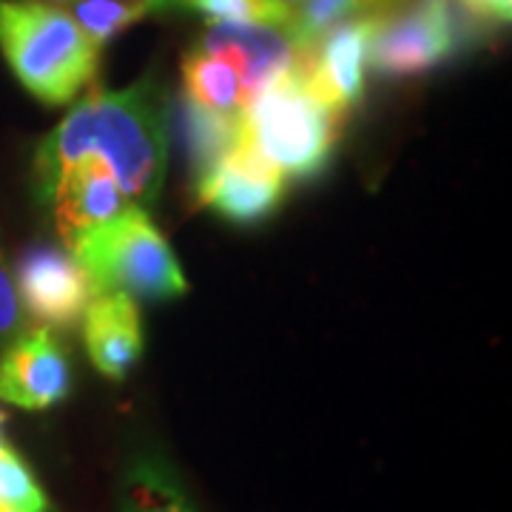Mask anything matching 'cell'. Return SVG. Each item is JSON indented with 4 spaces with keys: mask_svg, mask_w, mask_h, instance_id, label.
I'll use <instances>...</instances> for the list:
<instances>
[{
    "mask_svg": "<svg viewBox=\"0 0 512 512\" xmlns=\"http://www.w3.org/2000/svg\"><path fill=\"white\" fill-rule=\"evenodd\" d=\"M83 339L92 365L111 382H123L146 345L137 302L123 293H97L83 313Z\"/></svg>",
    "mask_w": 512,
    "mask_h": 512,
    "instance_id": "12",
    "label": "cell"
},
{
    "mask_svg": "<svg viewBox=\"0 0 512 512\" xmlns=\"http://www.w3.org/2000/svg\"><path fill=\"white\" fill-rule=\"evenodd\" d=\"M83 160L109 165L120 191L137 208H151L168 165V106L157 80L123 92H89L40 140L35 154V197L49 205L66 171Z\"/></svg>",
    "mask_w": 512,
    "mask_h": 512,
    "instance_id": "1",
    "label": "cell"
},
{
    "mask_svg": "<svg viewBox=\"0 0 512 512\" xmlns=\"http://www.w3.org/2000/svg\"><path fill=\"white\" fill-rule=\"evenodd\" d=\"M126 194L100 160H83L66 171L49 200V211L55 217L60 245L72 251L83 237H89L100 225L117 220L126 211Z\"/></svg>",
    "mask_w": 512,
    "mask_h": 512,
    "instance_id": "11",
    "label": "cell"
},
{
    "mask_svg": "<svg viewBox=\"0 0 512 512\" xmlns=\"http://www.w3.org/2000/svg\"><path fill=\"white\" fill-rule=\"evenodd\" d=\"M20 336V305L15 279L9 274L3 254H0V348L15 342Z\"/></svg>",
    "mask_w": 512,
    "mask_h": 512,
    "instance_id": "20",
    "label": "cell"
},
{
    "mask_svg": "<svg viewBox=\"0 0 512 512\" xmlns=\"http://www.w3.org/2000/svg\"><path fill=\"white\" fill-rule=\"evenodd\" d=\"M72 254L97 293H123L134 302H171L188 293L180 259L137 205L80 239Z\"/></svg>",
    "mask_w": 512,
    "mask_h": 512,
    "instance_id": "4",
    "label": "cell"
},
{
    "mask_svg": "<svg viewBox=\"0 0 512 512\" xmlns=\"http://www.w3.org/2000/svg\"><path fill=\"white\" fill-rule=\"evenodd\" d=\"M239 120L245 143L285 180H313L328 168L345 114L319 97L296 63L256 94Z\"/></svg>",
    "mask_w": 512,
    "mask_h": 512,
    "instance_id": "3",
    "label": "cell"
},
{
    "mask_svg": "<svg viewBox=\"0 0 512 512\" xmlns=\"http://www.w3.org/2000/svg\"><path fill=\"white\" fill-rule=\"evenodd\" d=\"M180 69H183V94L188 100H194L202 109L228 114V117L242 114L245 97H242L237 72H234V66L228 60L191 46L185 52Z\"/></svg>",
    "mask_w": 512,
    "mask_h": 512,
    "instance_id": "15",
    "label": "cell"
},
{
    "mask_svg": "<svg viewBox=\"0 0 512 512\" xmlns=\"http://www.w3.org/2000/svg\"><path fill=\"white\" fill-rule=\"evenodd\" d=\"M373 23L376 18L348 20L299 57V72L339 114H348L365 100Z\"/></svg>",
    "mask_w": 512,
    "mask_h": 512,
    "instance_id": "10",
    "label": "cell"
},
{
    "mask_svg": "<svg viewBox=\"0 0 512 512\" xmlns=\"http://www.w3.org/2000/svg\"><path fill=\"white\" fill-rule=\"evenodd\" d=\"M74 23L92 37L103 49L109 40L123 35L128 26L151 18V15H168L171 0H72Z\"/></svg>",
    "mask_w": 512,
    "mask_h": 512,
    "instance_id": "16",
    "label": "cell"
},
{
    "mask_svg": "<svg viewBox=\"0 0 512 512\" xmlns=\"http://www.w3.org/2000/svg\"><path fill=\"white\" fill-rule=\"evenodd\" d=\"M168 120L180 137L191 191L237 148L242 137V120L197 106L180 94L168 111Z\"/></svg>",
    "mask_w": 512,
    "mask_h": 512,
    "instance_id": "13",
    "label": "cell"
},
{
    "mask_svg": "<svg viewBox=\"0 0 512 512\" xmlns=\"http://www.w3.org/2000/svg\"><path fill=\"white\" fill-rule=\"evenodd\" d=\"M0 427H3V416H0ZM0 444H3V433H0Z\"/></svg>",
    "mask_w": 512,
    "mask_h": 512,
    "instance_id": "25",
    "label": "cell"
},
{
    "mask_svg": "<svg viewBox=\"0 0 512 512\" xmlns=\"http://www.w3.org/2000/svg\"><path fill=\"white\" fill-rule=\"evenodd\" d=\"M191 12L214 23H282L288 26L291 12L276 0H171V12Z\"/></svg>",
    "mask_w": 512,
    "mask_h": 512,
    "instance_id": "18",
    "label": "cell"
},
{
    "mask_svg": "<svg viewBox=\"0 0 512 512\" xmlns=\"http://www.w3.org/2000/svg\"><path fill=\"white\" fill-rule=\"evenodd\" d=\"M456 6L484 32L501 29L512 20V0H456Z\"/></svg>",
    "mask_w": 512,
    "mask_h": 512,
    "instance_id": "21",
    "label": "cell"
},
{
    "mask_svg": "<svg viewBox=\"0 0 512 512\" xmlns=\"http://www.w3.org/2000/svg\"><path fill=\"white\" fill-rule=\"evenodd\" d=\"M194 46L234 66L245 106L262 89L293 72L302 57L291 29L282 23H214L194 40Z\"/></svg>",
    "mask_w": 512,
    "mask_h": 512,
    "instance_id": "8",
    "label": "cell"
},
{
    "mask_svg": "<svg viewBox=\"0 0 512 512\" xmlns=\"http://www.w3.org/2000/svg\"><path fill=\"white\" fill-rule=\"evenodd\" d=\"M117 512H197L163 456H137L120 481Z\"/></svg>",
    "mask_w": 512,
    "mask_h": 512,
    "instance_id": "14",
    "label": "cell"
},
{
    "mask_svg": "<svg viewBox=\"0 0 512 512\" xmlns=\"http://www.w3.org/2000/svg\"><path fill=\"white\" fill-rule=\"evenodd\" d=\"M15 291L35 322L57 330L74 328L97 296V288L72 251L43 239L20 251Z\"/></svg>",
    "mask_w": 512,
    "mask_h": 512,
    "instance_id": "6",
    "label": "cell"
},
{
    "mask_svg": "<svg viewBox=\"0 0 512 512\" xmlns=\"http://www.w3.org/2000/svg\"><path fill=\"white\" fill-rule=\"evenodd\" d=\"M0 55L43 106H69L100 72V46L43 0H0Z\"/></svg>",
    "mask_w": 512,
    "mask_h": 512,
    "instance_id": "2",
    "label": "cell"
},
{
    "mask_svg": "<svg viewBox=\"0 0 512 512\" xmlns=\"http://www.w3.org/2000/svg\"><path fill=\"white\" fill-rule=\"evenodd\" d=\"M0 504L23 512H49L46 493L26 467V461L3 441L0 444Z\"/></svg>",
    "mask_w": 512,
    "mask_h": 512,
    "instance_id": "19",
    "label": "cell"
},
{
    "mask_svg": "<svg viewBox=\"0 0 512 512\" xmlns=\"http://www.w3.org/2000/svg\"><path fill=\"white\" fill-rule=\"evenodd\" d=\"M285 183L288 180L274 165L265 163L245 137H239L237 148L194 188V197L225 222L248 228L271 220L279 211Z\"/></svg>",
    "mask_w": 512,
    "mask_h": 512,
    "instance_id": "7",
    "label": "cell"
},
{
    "mask_svg": "<svg viewBox=\"0 0 512 512\" xmlns=\"http://www.w3.org/2000/svg\"><path fill=\"white\" fill-rule=\"evenodd\" d=\"M396 0H302L293 9L288 29L296 46L305 52L313 43H319L330 29L359 18H376Z\"/></svg>",
    "mask_w": 512,
    "mask_h": 512,
    "instance_id": "17",
    "label": "cell"
},
{
    "mask_svg": "<svg viewBox=\"0 0 512 512\" xmlns=\"http://www.w3.org/2000/svg\"><path fill=\"white\" fill-rule=\"evenodd\" d=\"M276 3H279L282 9H288V12H291V15H293V9H296V6H299L302 0H276Z\"/></svg>",
    "mask_w": 512,
    "mask_h": 512,
    "instance_id": "22",
    "label": "cell"
},
{
    "mask_svg": "<svg viewBox=\"0 0 512 512\" xmlns=\"http://www.w3.org/2000/svg\"><path fill=\"white\" fill-rule=\"evenodd\" d=\"M484 35L456 6V0H396L376 15L367 66L404 83L436 72Z\"/></svg>",
    "mask_w": 512,
    "mask_h": 512,
    "instance_id": "5",
    "label": "cell"
},
{
    "mask_svg": "<svg viewBox=\"0 0 512 512\" xmlns=\"http://www.w3.org/2000/svg\"><path fill=\"white\" fill-rule=\"evenodd\" d=\"M72 393V356L52 328L20 333L0 356V399L23 410H49Z\"/></svg>",
    "mask_w": 512,
    "mask_h": 512,
    "instance_id": "9",
    "label": "cell"
},
{
    "mask_svg": "<svg viewBox=\"0 0 512 512\" xmlns=\"http://www.w3.org/2000/svg\"><path fill=\"white\" fill-rule=\"evenodd\" d=\"M43 3H52V6H63V3H66V6H69L72 0H43Z\"/></svg>",
    "mask_w": 512,
    "mask_h": 512,
    "instance_id": "23",
    "label": "cell"
},
{
    "mask_svg": "<svg viewBox=\"0 0 512 512\" xmlns=\"http://www.w3.org/2000/svg\"><path fill=\"white\" fill-rule=\"evenodd\" d=\"M0 512H23V510H15V507H6V504H0Z\"/></svg>",
    "mask_w": 512,
    "mask_h": 512,
    "instance_id": "24",
    "label": "cell"
}]
</instances>
